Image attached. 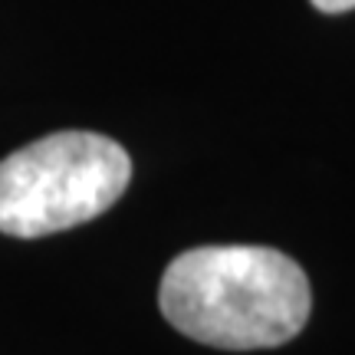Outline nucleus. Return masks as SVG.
Instances as JSON below:
<instances>
[{"label":"nucleus","mask_w":355,"mask_h":355,"mask_svg":"<svg viewBox=\"0 0 355 355\" xmlns=\"http://www.w3.org/2000/svg\"><path fill=\"white\" fill-rule=\"evenodd\" d=\"M158 306L194 343L247 352L300 336L313 293L293 257L257 243H217L184 250L168 263Z\"/></svg>","instance_id":"f257e3e1"},{"label":"nucleus","mask_w":355,"mask_h":355,"mask_svg":"<svg viewBox=\"0 0 355 355\" xmlns=\"http://www.w3.org/2000/svg\"><path fill=\"white\" fill-rule=\"evenodd\" d=\"M132 181L128 152L99 132H53L0 162V234L46 237L105 214Z\"/></svg>","instance_id":"f03ea898"},{"label":"nucleus","mask_w":355,"mask_h":355,"mask_svg":"<svg viewBox=\"0 0 355 355\" xmlns=\"http://www.w3.org/2000/svg\"><path fill=\"white\" fill-rule=\"evenodd\" d=\"M313 7L322 13H345L355 10V0H313Z\"/></svg>","instance_id":"7ed1b4c3"}]
</instances>
